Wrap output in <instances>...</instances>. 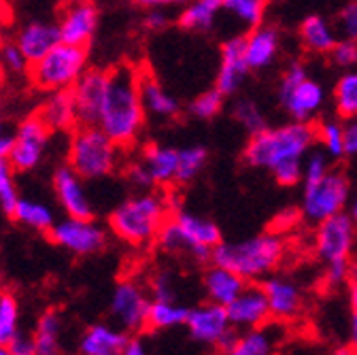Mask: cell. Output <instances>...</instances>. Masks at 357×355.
<instances>
[{"label": "cell", "instance_id": "obj_1", "mask_svg": "<svg viewBox=\"0 0 357 355\" xmlns=\"http://www.w3.org/2000/svg\"><path fill=\"white\" fill-rule=\"evenodd\" d=\"M139 83L141 70L132 64H119L109 70V90L98 128L117 147L134 145L145 128L147 113L141 100Z\"/></svg>", "mask_w": 357, "mask_h": 355}, {"label": "cell", "instance_id": "obj_2", "mask_svg": "<svg viewBox=\"0 0 357 355\" xmlns=\"http://www.w3.org/2000/svg\"><path fill=\"white\" fill-rule=\"evenodd\" d=\"M317 145L315 123L287 121L281 126H268L266 130L249 137L243 160L253 166L273 172L283 164L302 162L310 149Z\"/></svg>", "mask_w": 357, "mask_h": 355}, {"label": "cell", "instance_id": "obj_3", "mask_svg": "<svg viewBox=\"0 0 357 355\" xmlns=\"http://www.w3.org/2000/svg\"><path fill=\"white\" fill-rule=\"evenodd\" d=\"M287 245L281 234L264 232L238 243H221L213 249L211 264L232 271L247 283L268 279L283 262Z\"/></svg>", "mask_w": 357, "mask_h": 355}, {"label": "cell", "instance_id": "obj_4", "mask_svg": "<svg viewBox=\"0 0 357 355\" xmlns=\"http://www.w3.org/2000/svg\"><path fill=\"white\" fill-rule=\"evenodd\" d=\"M170 215V202L162 194L139 192L111 211L109 230L132 247H143L158 239Z\"/></svg>", "mask_w": 357, "mask_h": 355}, {"label": "cell", "instance_id": "obj_5", "mask_svg": "<svg viewBox=\"0 0 357 355\" xmlns=\"http://www.w3.org/2000/svg\"><path fill=\"white\" fill-rule=\"evenodd\" d=\"M155 243L166 253H183L196 262H211L213 249L223 241L215 221L185 209H176L160 230Z\"/></svg>", "mask_w": 357, "mask_h": 355}, {"label": "cell", "instance_id": "obj_6", "mask_svg": "<svg viewBox=\"0 0 357 355\" xmlns=\"http://www.w3.org/2000/svg\"><path fill=\"white\" fill-rule=\"evenodd\" d=\"M119 149L98 126H79L70 137L68 166L83 181L105 179L119 164Z\"/></svg>", "mask_w": 357, "mask_h": 355}, {"label": "cell", "instance_id": "obj_7", "mask_svg": "<svg viewBox=\"0 0 357 355\" xmlns=\"http://www.w3.org/2000/svg\"><path fill=\"white\" fill-rule=\"evenodd\" d=\"M326 90L315 79H310L302 62H291L279 81V103L291 121L312 123L326 105Z\"/></svg>", "mask_w": 357, "mask_h": 355}, {"label": "cell", "instance_id": "obj_8", "mask_svg": "<svg viewBox=\"0 0 357 355\" xmlns=\"http://www.w3.org/2000/svg\"><path fill=\"white\" fill-rule=\"evenodd\" d=\"M351 204V181L344 170L332 168L324 179L315 183H304L300 215L310 224L319 226L321 221L347 213Z\"/></svg>", "mask_w": 357, "mask_h": 355}, {"label": "cell", "instance_id": "obj_9", "mask_svg": "<svg viewBox=\"0 0 357 355\" xmlns=\"http://www.w3.org/2000/svg\"><path fill=\"white\" fill-rule=\"evenodd\" d=\"M87 70V50L60 43L43 60L28 68L30 79L45 92H70Z\"/></svg>", "mask_w": 357, "mask_h": 355}, {"label": "cell", "instance_id": "obj_10", "mask_svg": "<svg viewBox=\"0 0 357 355\" xmlns=\"http://www.w3.org/2000/svg\"><path fill=\"white\" fill-rule=\"evenodd\" d=\"M355 221L349 213H340L330 217L315 226V236H312V249L315 255L328 266L338 262H351L353 247H355Z\"/></svg>", "mask_w": 357, "mask_h": 355}, {"label": "cell", "instance_id": "obj_11", "mask_svg": "<svg viewBox=\"0 0 357 355\" xmlns=\"http://www.w3.org/2000/svg\"><path fill=\"white\" fill-rule=\"evenodd\" d=\"M151 306V296L134 281H119L113 287L109 310L119 330L126 334L141 332L147 328V315Z\"/></svg>", "mask_w": 357, "mask_h": 355}, {"label": "cell", "instance_id": "obj_12", "mask_svg": "<svg viewBox=\"0 0 357 355\" xmlns=\"http://www.w3.org/2000/svg\"><path fill=\"white\" fill-rule=\"evenodd\" d=\"M52 241L75 255H94L107 245V230L94 219H73L64 217L56 221L50 232Z\"/></svg>", "mask_w": 357, "mask_h": 355}, {"label": "cell", "instance_id": "obj_13", "mask_svg": "<svg viewBox=\"0 0 357 355\" xmlns=\"http://www.w3.org/2000/svg\"><path fill=\"white\" fill-rule=\"evenodd\" d=\"M47 143H50V128L43 123L38 115H30L17 126V132L13 137V149L7 160L11 162L15 172L34 170L45 156Z\"/></svg>", "mask_w": 357, "mask_h": 355}, {"label": "cell", "instance_id": "obj_14", "mask_svg": "<svg viewBox=\"0 0 357 355\" xmlns=\"http://www.w3.org/2000/svg\"><path fill=\"white\" fill-rule=\"evenodd\" d=\"M109 90V70L87 68L85 75L75 83L70 90L79 126H98L102 105Z\"/></svg>", "mask_w": 357, "mask_h": 355}, {"label": "cell", "instance_id": "obj_15", "mask_svg": "<svg viewBox=\"0 0 357 355\" xmlns=\"http://www.w3.org/2000/svg\"><path fill=\"white\" fill-rule=\"evenodd\" d=\"M249 73L245 58V36L234 34L219 47V68L215 77V90L223 96H234Z\"/></svg>", "mask_w": 357, "mask_h": 355}, {"label": "cell", "instance_id": "obj_16", "mask_svg": "<svg viewBox=\"0 0 357 355\" xmlns=\"http://www.w3.org/2000/svg\"><path fill=\"white\" fill-rule=\"evenodd\" d=\"M54 194L66 213V217L73 219H94V204L87 194L85 181L66 164L58 166L54 172Z\"/></svg>", "mask_w": 357, "mask_h": 355}, {"label": "cell", "instance_id": "obj_17", "mask_svg": "<svg viewBox=\"0 0 357 355\" xmlns=\"http://www.w3.org/2000/svg\"><path fill=\"white\" fill-rule=\"evenodd\" d=\"M100 22V11L94 3H73L64 7L58 28H60V40L70 47L87 50L89 40L94 38Z\"/></svg>", "mask_w": 357, "mask_h": 355}, {"label": "cell", "instance_id": "obj_18", "mask_svg": "<svg viewBox=\"0 0 357 355\" xmlns=\"http://www.w3.org/2000/svg\"><path fill=\"white\" fill-rule=\"evenodd\" d=\"M226 310H228L232 328L238 332L264 328L268 319H273L271 306H268L266 294L259 283H249L245 292Z\"/></svg>", "mask_w": 357, "mask_h": 355}, {"label": "cell", "instance_id": "obj_19", "mask_svg": "<svg viewBox=\"0 0 357 355\" xmlns=\"http://www.w3.org/2000/svg\"><path fill=\"white\" fill-rule=\"evenodd\" d=\"M185 326H188L190 336L196 342L211 345V347H217L219 340L232 330L228 310L219 304H213V302H204L200 306L190 308Z\"/></svg>", "mask_w": 357, "mask_h": 355}, {"label": "cell", "instance_id": "obj_20", "mask_svg": "<svg viewBox=\"0 0 357 355\" xmlns=\"http://www.w3.org/2000/svg\"><path fill=\"white\" fill-rule=\"evenodd\" d=\"M60 28L56 22H45V20H30L24 24L17 32L15 45L22 50L28 64H36L43 60L54 47L60 45Z\"/></svg>", "mask_w": 357, "mask_h": 355}, {"label": "cell", "instance_id": "obj_21", "mask_svg": "<svg viewBox=\"0 0 357 355\" xmlns=\"http://www.w3.org/2000/svg\"><path fill=\"white\" fill-rule=\"evenodd\" d=\"M261 289L266 294L268 306H271V315L279 322H287L294 319L300 310H302V289L298 287V283L289 277H281V275H271L268 279H264Z\"/></svg>", "mask_w": 357, "mask_h": 355}, {"label": "cell", "instance_id": "obj_22", "mask_svg": "<svg viewBox=\"0 0 357 355\" xmlns=\"http://www.w3.org/2000/svg\"><path fill=\"white\" fill-rule=\"evenodd\" d=\"M281 50V32L275 26H259L245 34V58L249 70H264L271 66Z\"/></svg>", "mask_w": 357, "mask_h": 355}, {"label": "cell", "instance_id": "obj_23", "mask_svg": "<svg viewBox=\"0 0 357 355\" xmlns=\"http://www.w3.org/2000/svg\"><path fill=\"white\" fill-rule=\"evenodd\" d=\"M130 342V336L111 324H94L89 326L81 340L79 353L81 355H121Z\"/></svg>", "mask_w": 357, "mask_h": 355}, {"label": "cell", "instance_id": "obj_24", "mask_svg": "<svg viewBox=\"0 0 357 355\" xmlns=\"http://www.w3.org/2000/svg\"><path fill=\"white\" fill-rule=\"evenodd\" d=\"M247 285L249 283L241 279L238 275H234L232 271L219 269V266H213V264L204 271V277H202V287H204L208 302L219 304L223 308H228L245 292Z\"/></svg>", "mask_w": 357, "mask_h": 355}, {"label": "cell", "instance_id": "obj_25", "mask_svg": "<svg viewBox=\"0 0 357 355\" xmlns=\"http://www.w3.org/2000/svg\"><path fill=\"white\" fill-rule=\"evenodd\" d=\"M141 100L145 107V113L158 119H174L178 113H181V103L178 98H174L166 87H162V83L149 75L141 70Z\"/></svg>", "mask_w": 357, "mask_h": 355}, {"label": "cell", "instance_id": "obj_26", "mask_svg": "<svg viewBox=\"0 0 357 355\" xmlns=\"http://www.w3.org/2000/svg\"><path fill=\"white\" fill-rule=\"evenodd\" d=\"M38 117L50 132H75L79 128L77 109L70 92H54L43 103Z\"/></svg>", "mask_w": 357, "mask_h": 355}, {"label": "cell", "instance_id": "obj_27", "mask_svg": "<svg viewBox=\"0 0 357 355\" xmlns=\"http://www.w3.org/2000/svg\"><path fill=\"white\" fill-rule=\"evenodd\" d=\"M141 162L149 170L153 186H170L172 181H176V168H178L176 147L151 143L143 149Z\"/></svg>", "mask_w": 357, "mask_h": 355}, {"label": "cell", "instance_id": "obj_28", "mask_svg": "<svg viewBox=\"0 0 357 355\" xmlns=\"http://www.w3.org/2000/svg\"><path fill=\"white\" fill-rule=\"evenodd\" d=\"M298 34H300L302 45L312 54H330L338 43L336 28L319 13L306 15L300 22Z\"/></svg>", "mask_w": 357, "mask_h": 355}, {"label": "cell", "instance_id": "obj_29", "mask_svg": "<svg viewBox=\"0 0 357 355\" xmlns=\"http://www.w3.org/2000/svg\"><path fill=\"white\" fill-rule=\"evenodd\" d=\"M62 317L58 315V310H45L38 317L36 328H34V347L36 355H62Z\"/></svg>", "mask_w": 357, "mask_h": 355}, {"label": "cell", "instance_id": "obj_30", "mask_svg": "<svg viewBox=\"0 0 357 355\" xmlns=\"http://www.w3.org/2000/svg\"><path fill=\"white\" fill-rule=\"evenodd\" d=\"M219 13H221V0H196V3L183 7V11L176 17V24L183 30L206 32L215 26Z\"/></svg>", "mask_w": 357, "mask_h": 355}, {"label": "cell", "instance_id": "obj_31", "mask_svg": "<svg viewBox=\"0 0 357 355\" xmlns=\"http://www.w3.org/2000/svg\"><path fill=\"white\" fill-rule=\"evenodd\" d=\"M11 217L17 221V224L26 226L30 230H36V232H52V228L58 221L54 211L47 204L32 200V198H20Z\"/></svg>", "mask_w": 357, "mask_h": 355}, {"label": "cell", "instance_id": "obj_32", "mask_svg": "<svg viewBox=\"0 0 357 355\" xmlns=\"http://www.w3.org/2000/svg\"><path fill=\"white\" fill-rule=\"evenodd\" d=\"M190 308L178 302H153L149 306L147 328L151 330H170L188 324Z\"/></svg>", "mask_w": 357, "mask_h": 355}, {"label": "cell", "instance_id": "obj_33", "mask_svg": "<svg viewBox=\"0 0 357 355\" xmlns=\"http://www.w3.org/2000/svg\"><path fill=\"white\" fill-rule=\"evenodd\" d=\"M221 11H226L230 17H234L245 28L255 30V28L264 26L268 5L264 0H223Z\"/></svg>", "mask_w": 357, "mask_h": 355}, {"label": "cell", "instance_id": "obj_34", "mask_svg": "<svg viewBox=\"0 0 357 355\" xmlns=\"http://www.w3.org/2000/svg\"><path fill=\"white\" fill-rule=\"evenodd\" d=\"M230 115H232V119L245 132H249V137H253V135H257V132H261V130L268 128L266 115H264L261 107L253 98H249V96L234 98L232 105H230Z\"/></svg>", "mask_w": 357, "mask_h": 355}, {"label": "cell", "instance_id": "obj_35", "mask_svg": "<svg viewBox=\"0 0 357 355\" xmlns=\"http://www.w3.org/2000/svg\"><path fill=\"white\" fill-rule=\"evenodd\" d=\"M334 107L344 119L357 117V68L347 70L334 85Z\"/></svg>", "mask_w": 357, "mask_h": 355}, {"label": "cell", "instance_id": "obj_36", "mask_svg": "<svg viewBox=\"0 0 357 355\" xmlns=\"http://www.w3.org/2000/svg\"><path fill=\"white\" fill-rule=\"evenodd\" d=\"M273 349H275V338L271 330L257 328V330L241 332L236 345L228 355H273Z\"/></svg>", "mask_w": 357, "mask_h": 355}, {"label": "cell", "instance_id": "obj_37", "mask_svg": "<svg viewBox=\"0 0 357 355\" xmlns=\"http://www.w3.org/2000/svg\"><path fill=\"white\" fill-rule=\"evenodd\" d=\"M20 334V302L13 294L0 292V347H9Z\"/></svg>", "mask_w": 357, "mask_h": 355}, {"label": "cell", "instance_id": "obj_38", "mask_svg": "<svg viewBox=\"0 0 357 355\" xmlns=\"http://www.w3.org/2000/svg\"><path fill=\"white\" fill-rule=\"evenodd\" d=\"M317 143L319 149L330 160L344 158V130L338 119H324L317 126Z\"/></svg>", "mask_w": 357, "mask_h": 355}, {"label": "cell", "instance_id": "obj_39", "mask_svg": "<svg viewBox=\"0 0 357 355\" xmlns=\"http://www.w3.org/2000/svg\"><path fill=\"white\" fill-rule=\"evenodd\" d=\"M208 151L204 145H192L178 149V168H176V181L178 183H190L202 172L206 166Z\"/></svg>", "mask_w": 357, "mask_h": 355}, {"label": "cell", "instance_id": "obj_40", "mask_svg": "<svg viewBox=\"0 0 357 355\" xmlns=\"http://www.w3.org/2000/svg\"><path fill=\"white\" fill-rule=\"evenodd\" d=\"M17 202H20V192L15 183V170L11 162L5 158V160H0V209L7 215H11Z\"/></svg>", "mask_w": 357, "mask_h": 355}, {"label": "cell", "instance_id": "obj_41", "mask_svg": "<svg viewBox=\"0 0 357 355\" xmlns=\"http://www.w3.org/2000/svg\"><path fill=\"white\" fill-rule=\"evenodd\" d=\"M223 105H226V98H223L215 87L213 90H206L202 94H198L192 103H190V113L196 117V119H202V121H208V119H215L221 111H223Z\"/></svg>", "mask_w": 357, "mask_h": 355}, {"label": "cell", "instance_id": "obj_42", "mask_svg": "<svg viewBox=\"0 0 357 355\" xmlns=\"http://www.w3.org/2000/svg\"><path fill=\"white\" fill-rule=\"evenodd\" d=\"M332 160L321 149H310L302 160V183H315L332 170Z\"/></svg>", "mask_w": 357, "mask_h": 355}, {"label": "cell", "instance_id": "obj_43", "mask_svg": "<svg viewBox=\"0 0 357 355\" xmlns=\"http://www.w3.org/2000/svg\"><path fill=\"white\" fill-rule=\"evenodd\" d=\"M330 58L338 68H344V73L357 68V40L338 38L336 47L330 52Z\"/></svg>", "mask_w": 357, "mask_h": 355}, {"label": "cell", "instance_id": "obj_44", "mask_svg": "<svg viewBox=\"0 0 357 355\" xmlns=\"http://www.w3.org/2000/svg\"><path fill=\"white\" fill-rule=\"evenodd\" d=\"M149 292H151L153 302H176L174 281H172V275L166 273V271H160V273L153 275Z\"/></svg>", "mask_w": 357, "mask_h": 355}, {"label": "cell", "instance_id": "obj_45", "mask_svg": "<svg viewBox=\"0 0 357 355\" xmlns=\"http://www.w3.org/2000/svg\"><path fill=\"white\" fill-rule=\"evenodd\" d=\"M0 64L7 73H26L30 68L28 60L24 58L22 50L15 45V43H5L3 47H0Z\"/></svg>", "mask_w": 357, "mask_h": 355}, {"label": "cell", "instance_id": "obj_46", "mask_svg": "<svg viewBox=\"0 0 357 355\" xmlns=\"http://www.w3.org/2000/svg\"><path fill=\"white\" fill-rule=\"evenodd\" d=\"M338 28L342 38L357 40V3H349L338 11Z\"/></svg>", "mask_w": 357, "mask_h": 355}, {"label": "cell", "instance_id": "obj_47", "mask_svg": "<svg viewBox=\"0 0 357 355\" xmlns=\"http://www.w3.org/2000/svg\"><path fill=\"white\" fill-rule=\"evenodd\" d=\"M126 174H128V181H130L134 188H139L141 192H151V188H153V179H151L149 170L145 168V164H143L141 160L128 164Z\"/></svg>", "mask_w": 357, "mask_h": 355}, {"label": "cell", "instance_id": "obj_48", "mask_svg": "<svg viewBox=\"0 0 357 355\" xmlns=\"http://www.w3.org/2000/svg\"><path fill=\"white\" fill-rule=\"evenodd\" d=\"M145 7H149V11L143 17V26L147 30H164L170 24V15L166 9H162V3H145Z\"/></svg>", "mask_w": 357, "mask_h": 355}, {"label": "cell", "instance_id": "obj_49", "mask_svg": "<svg viewBox=\"0 0 357 355\" xmlns=\"http://www.w3.org/2000/svg\"><path fill=\"white\" fill-rule=\"evenodd\" d=\"M279 186H298L302 181V162H289L271 172Z\"/></svg>", "mask_w": 357, "mask_h": 355}, {"label": "cell", "instance_id": "obj_50", "mask_svg": "<svg viewBox=\"0 0 357 355\" xmlns=\"http://www.w3.org/2000/svg\"><path fill=\"white\" fill-rule=\"evenodd\" d=\"M324 281L330 287H338L349 281V262L328 264L324 266Z\"/></svg>", "mask_w": 357, "mask_h": 355}, {"label": "cell", "instance_id": "obj_51", "mask_svg": "<svg viewBox=\"0 0 357 355\" xmlns=\"http://www.w3.org/2000/svg\"><path fill=\"white\" fill-rule=\"evenodd\" d=\"M300 219H302L300 209H285V211H281L277 215V219H275V230L273 232H277V234L287 232L289 228H294L298 224Z\"/></svg>", "mask_w": 357, "mask_h": 355}, {"label": "cell", "instance_id": "obj_52", "mask_svg": "<svg viewBox=\"0 0 357 355\" xmlns=\"http://www.w3.org/2000/svg\"><path fill=\"white\" fill-rule=\"evenodd\" d=\"M342 130H344V156L355 158L357 156V117L347 119L342 123Z\"/></svg>", "mask_w": 357, "mask_h": 355}, {"label": "cell", "instance_id": "obj_53", "mask_svg": "<svg viewBox=\"0 0 357 355\" xmlns=\"http://www.w3.org/2000/svg\"><path fill=\"white\" fill-rule=\"evenodd\" d=\"M7 349H9L13 355H36L34 338H32L30 334H24V332H20Z\"/></svg>", "mask_w": 357, "mask_h": 355}, {"label": "cell", "instance_id": "obj_54", "mask_svg": "<svg viewBox=\"0 0 357 355\" xmlns=\"http://www.w3.org/2000/svg\"><path fill=\"white\" fill-rule=\"evenodd\" d=\"M11 149H13V137L7 135L5 119H3V113H0V160L9 158Z\"/></svg>", "mask_w": 357, "mask_h": 355}, {"label": "cell", "instance_id": "obj_55", "mask_svg": "<svg viewBox=\"0 0 357 355\" xmlns=\"http://www.w3.org/2000/svg\"><path fill=\"white\" fill-rule=\"evenodd\" d=\"M121 355H149V353H147V347L141 338H130V342Z\"/></svg>", "mask_w": 357, "mask_h": 355}, {"label": "cell", "instance_id": "obj_56", "mask_svg": "<svg viewBox=\"0 0 357 355\" xmlns=\"http://www.w3.org/2000/svg\"><path fill=\"white\" fill-rule=\"evenodd\" d=\"M349 347L357 353V313H353L349 322Z\"/></svg>", "mask_w": 357, "mask_h": 355}, {"label": "cell", "instance_id": "obj_57", "mask_svg": "<svg viewBox=\"0 0 357 355\" xmlns=\"http://www.w3.org/2000/svg\"><path fill=\"white\" fill-rule=\"evenodd\" d=\"M349 304L353 313H357V281H349Z\"/></svg>", "mask_w": 357, "mask_h": 355}, {"label": "cell", "instance_id": "obj_58", "mask_svg": "<svg viewBox=\"0 0 357 355\" xmlns=\"http://www.w3.org/2000/svg\"><path fill=\"white\" fill-rule=\"evenodd\" d=\"M349 215H351V219L357 224V188H355V192L351 194V204H349Z\"/></svg>", "mask_w": 357, "mask_h": 355}, {"label": "cell", "instance_id": "obj_59", "mask_svg": "<svg viewBox=\"0 0 357 355\" xmlns=\"http://www.w3.org/2000/svg\"><path fill=\"white\" fill-rule=\"evenodd\" d=\"M349 281H357V257H351L349 262Z\"/></svg>", "mask_w": 357, "mask_h": 355}, {"label": "cell", "instance_id": "obj_60", "mask_svg": "<svg viewBox=\"0 0 357 355\" xmlns=\"http://www.w3.org/2000/svg\"><path fill=\"white\" fill-rule=\"evenodd\" d=\"M328 355H357L351 347H340V349H334V351H330Z\"/></svg>", "mask_w": 357, "mask_h": 355}, {"label": "cell", "instance_id": "obj_61", "mask_svg": "<svg viewBox=\"0 0 357 355\" xmlns=\"http://www.w3.org/2000/svg\"><path fill=\"white\" fill-rule=\"evenodd\" d=\"M0 355H13L7 347H0Z\"/></svg>", "mask_w": 357, "mask_h": 355}, {"label": "cell", "instance_id": "obj_62", "mask_svg": "<svg viewBox=\"0 0 357 355\" xmlns=\"http://www.w3.org/2000/svg\"><path fill=\"white\" fill-rule=\"evenodd\" d=\"M68 355H81V353H68Z\"/></svg>", "mask_w": 357, "mask_h": 355}]
</instances>
